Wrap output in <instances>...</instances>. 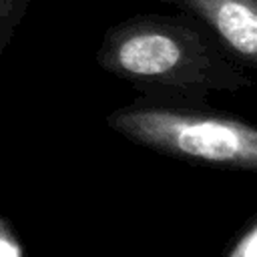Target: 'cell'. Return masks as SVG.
<instances>
[{"label":"cell","instance_id":"cell-5","mask_svg":"<svg viewBox=\"0 0 257 257\" xmlns=\"http://www.w3.org/2000/svg\"><path fill=\"white\" fill-rule=\"evenodd\" d=\"M257 255V219H249V223L237 233L233 243L225 249V257H255Z\"/></svg>","mask_w":257,"mask_h":257},{"label":"cell","instance_id":"cell-3","mask_svg":"<svg viewBox=\"0 0 257 257\" xmlns=\"http://www.w3.org/2000/svg\"><path fill=\"white\" fill-rule=\"evenodd\" d=\"M201 22L243 68H257V0H161Z\"/></svg>","mask_w":257,"mask_h":257},{"label":"cell","instance_id":"cell-4","mask_svg":"<svg viewBox=\"0 0 257 257\" xmlns=\"http://www.w3.org/2000/svg\"><path fill=\"white\" fill-rule=\"evenodd\" d=\"M32 0H0V56L12 42Z\"/></svg>","mask_w":257,"mask_h":257},{"label":"cell","instance_id":"cell-6","mask_svg":"<svg viewBox=\"0 0 257 257\" xmlns=\"http://www.w3.org/2000/svg\"><path fill=\"white\" fill-rule=\"evenodd\" d=\"M26 253L20 235L12 223L0 215V257H22Z\"/></svg>","mask_w":257,"mask_h":257},{"label":"cell","instance_id":"cell-1","mask_svg":"<svg viewBox=\"0 0 257 257\" xmlns=\"http://www.w3.org/2000/svg\"><path fill=\"white\" fill-rule=\"evenodd\" d=\"M96 64L143 96L209 100L255 82L201 22L183 12L135 14L108 26Z\"/></svg>","mask_w":257,"mask_h":257},{"label":"cell","instance_id":"cell-2","mask_svg":"<svg viewBox=\"0 0 257 257\" xmlns=\"http://www.w3.org/2000/svg\"><path fill=\"white\" fill-rule=\"evenodd\" d=\"M110 131L163 157L219 171H257V126L209 100L139 94L104 116Z\"/></svg>","mask_w":257,"mask_h":257}]
</instances>
